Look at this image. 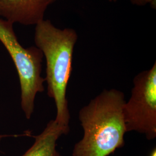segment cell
<instances>
[{"instance_id": "obj_6", "label": "cell", "mask_w": 156, "mask_h": 156, "mask_svg": "<svg viewBox=\"0 0 156 156\" xmlns=\"http://www.w3.org/2000/svg\"><path fill=\"white\" fill-rule=\"evenodd\" d=\"M69 131L51 120L39 135L35 136V141L22 156H62L56 149L57 142L62 135Z\"/></svg>"}, {"instance_id": "obj_1", "label": "cell", "mask_w": 156, "mask_h": 156, "mask_svg": "<svg viewBox=\"0 0 156 156\" xmlns=\"http://www.w3.org/2000/svg\"><path fill=\"white\" fill-rule=\"evenodd\" d=\"M125 102L122 91L105 89L80 109L83 135L74 145L73 156H108L123 147Z\"/></svg>"}, {"instance_id": "obj_3", "label": "cell", "mask_w": 156, "mask_h": 156, "mask_svg": "<svg viewBox=\"0 0 156 156\" xmlns=\"http://www.w3.org/2000/svg\"><path fill=\"white\" fill-rule=\"evenodd\" d=\"M13 27L11 23L0 19V41L16 68L21 89V107L25 117L30 119L34 111L36 95L45 90V78L41 76L44 55L36 46L23 48Z\"/></svg>"}, {"instance_id": "obj_10", "label": "cell", "mask_w": 156, "mask_h": 156, "mask_svg": "<svg viewBox=\"0 0 156 156\" xmlns=\"http://www.w3.org/2000/svg\"><path fill=\"white\" fill-rule=\"evenodd\" d=\"M109 1H115L116 0H109Z\"/></svg>"}, {"instance_id": "obj_2", "label": "cell", "mask_w": 156, "mask_h": 156, "mask_svg": "<svg viewBox=\"0 0 156 156\" xmlns=\"http://www.w3.org/2000/svg\"><path fill=\"white\" fill-rule=\"evenodd\" d=\"M78 34L73 28L60 29L49 20L35 26L34 41L46 62L45 81L47 94L56 105V123L69 132L70 113L67 98V86L73 69V53Z\"/></svg>"}, {"instance_id": "obj_5", "label": "cell", "mask_w": 156, "mask_h": 156, "mask_svg": "<svg viewBox=\"0 0 156 156\" xmlns=\"http://www.w3.org/2000/svg\"><path fill=\"white\" fill-rule=\"evenodd\" d=\"M58 0H0V17L14 24L36 26L45 12Z\"/></svg>"}, {"instance_id": "obj_9", "label": "cell", "mask_w": 156, "mask_h": 156, "mask_svg": "<svg viewBox=\"0 0 156 156\" xmlns=\"http://www.w3.org/2000/svg\"><path fill=\"white\" fill-rule=\"evenodd\" d=\"M11 135H1L0 134V142H1V140H2V138H5V137H8V136H10Z\"/></svg>"}, {"instance_id": "obj_8", "label": "cell", "mask_w": 156, "mask_h": 156, "mask_svg": "<svg viewBox=\"0 0 156 156\" xmlns=\"http://www.w3.org/2000/svg\"><path fill=\"white\" fill-rule=\"evenodd\" d=\"M149 156H156V148L153 149L150 153Z\"/></svg>"}, {"instance_id": "obj_4", "label": "cell", "mask_w": 156, "mask_h": 156, "mask_svg": "<svg viewBox=\"0 0 156 156\" xmlns=\"http://www.w3.org/2000/svg\"><path fill=\"white\" fill-rule=\"evenodd\" d=\"M126 131L144 135L147 140L156 137V63L136 75L128 101L123 106Z\"/></svg>"}, {"instance_id": "obj_7", "label": "cell", "mask_w": 156, "mask_h": 156, "mask_svg": "<svg viewBox=\"0 0 156 156\" xmlns=\"http://www.w3.org/2000/svg\"><path fill=\"white\" fill-rule=\"evenodd\" d=\"M130 1L134 5L138 6L146 5L150 4L153 8L156 9V0H130Z\"/></svg>"}]
</instances>
